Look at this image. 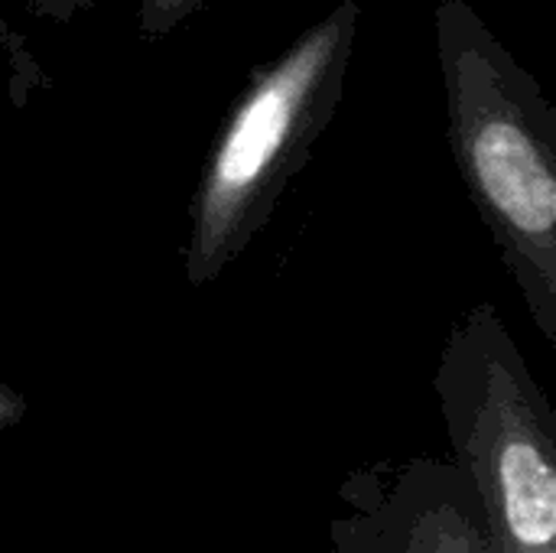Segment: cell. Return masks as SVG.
<instances>
[{
    "label": "cell",
    "mask_w": 556,
    "mask_h": 553,
    "mask_svg": "<svg viewBox=\"0 0 556 553\" xmlns=\"http://www.w3.org/2000/svg\"><path fill=\"white\" fill-rule=\"evenodd\" d=\"M456 173L531 319L556 342V108L469 0L433 10Z\"/></svg>",
    "instance_id": "1"
},
{
    "label": "cell",
    "mask_w": 556,
    "mask_h": 553,
    "mask_svg": "<svg viewBox=\"0 0 556 553\" xmlns=\"http://www.w3.org/2000/svg\"><path fill=\"white\" fill-rule=\"evenodd\" d=\"M358 20V0H339L274 62L251 72L189 199L182 274L192 290L215 284L238 261L309 163L345 95Z\"/></svg>",
    "instance_id": "2"
},
{
    "label": "cell",
    "mask_w": 556,
    "mask_h": 553,
    "mask_svg": "<svg viewBox=\"0 0 556 553\" xmlns=\"http://www.w3.org/2000/svg\"><path fill=\"white\" fill-rule=\"evenodd\" d=\"M0 59L7 65V78H10L7 85L16 108H26L36 91L49 88V75L42 62L36 59L29 42L10 26V20H3V13H0Z\"/></svg>",
    "instance_id": "3"
},
{
    "label": "cell",
    "mask_w": 556,
    "mask_h": 553,
    "mask_svg": "<svg viewBox=\"0 0 556 553\" xmlns=\"http://www.w3.org/2000/svg\"><path fill=\"white\" fill-rule=\"evenodd\" d=\"M137 3V26L147 39L169 36L189 16L205 10L212 0H134Z\"/></svg>",
    "instance_id": "4"
},
{
    "label": "cell",
    "mask_w": 556,
    "mask_h": 553,
    "mask_svg": "<svg viewBox=\"0 0 556 553\" xmlns=\"http://www.w3.org/2000/svg\"><path fill=\"white\" fill-rule=\"evenodd\" d=\"M26 10H33L36 16H46V20H52V23H68L75 13H81V10H91V7H98V3H104V0H20Z\"/></svg>",
    "instance_id": "5"
},
{
    "label": "cell",
    "mask_w": 556,
    "mask_h": 553,
    "mask_svg": "<svg viewBox=\"0 0 556 553\" xmlns=\"http://www.w3.org/2000/svg\"><path fill=\"white\" fill-rule=\"evenodd\" d=\"M16 407H20V404H16V398H13V394H7V391H0V420H7Z\"/></svg>",
    "instance_id": "6"
}]
</instances>
